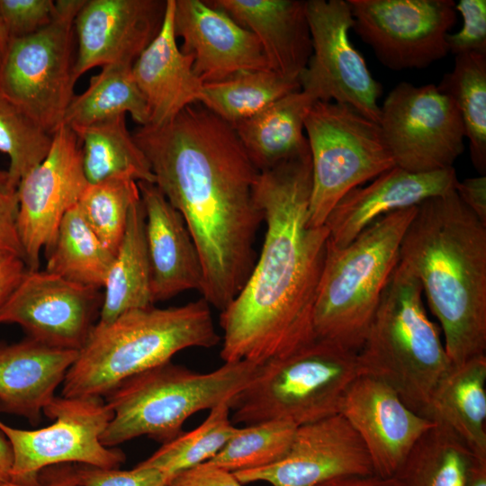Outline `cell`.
I'll list each match as a JSON object with an SVG mask.
<instances>
[{
    "instance_id": "obj_23",
    "label": "cell",
    "mask_w": 486,
    "mask_h": 486,
    "mask_svg": "<svg viewBox=\"0 0 486 486\" xmlns=\"http://www.w3.org/2000/svg\"><path fill=\"white\" fill-rule=\"evenodd\" d=\"M175 0H166L162 26L132 65L134 80L148 110L149 126L171 122L187 106L198 103L203 84L183 53L174 30Z\"/></svg>"
},
{
    "instance_id": "obj_13",
    "label": "cell",
    "mask_w": 486,
    "mask_h": 486,
    "mask_svg": "<svg viewBox=\"0 0 486 486\" xmlns=\"http://www.w3.org/2000/svg\"><path fill=\"white\" fill-rule=\"evenodd\" d=\"M305 6L312 51L299 76L301 89L315 101L347 104L378 123L382 87L350 40L354 20L347 0H308Z\"/></svg>"
},
{
    "instance_id": "obj_20",
    "label": "cell",
    "mask_w": 486,
    "mask_h": 486,
    "mask_svg": "<svg viewBox=\"0 0 486 486\" xmlns=\"http://www.w3.org/2000/svg\"><path fill=\"white\" fill-rule=\"evenodd\" d=\"M174 30L202 84L245 71L270 69L255 35L209 1L175 0Z\"/></svg>"
},
{
    "instance_id": "obj_33",
    "label": "cell",
    "mask_w": 486,
    "mask_h": 486,
    "mask_svg": "<svg viewBox=\"0 0 486 486\" xmlns=\"http://www.w3.org/2000/svg\"><path fill=\"white\" fill-rule=\"evenodd\" d=\"M299 89V79L284 77L271 69L245 71L203 84L198 103L233 125Z\"/></svg>"
},
{
    "instance_id": "obj_14",
    "label": "cell",
    "mask_w": 486,
    "mask_h": 486,
    "mask_svg": "<svg viewBox=\"0 0 486 486\" xmlns=\"http://www.w3.org/2000/svg\"><path fill=\"white\" fill-rule=\"evenodd\" d=\"M353 29L386 68H426L448 53L453 0H347Z\"/></svg>"
},
{
    "instance_id": "obj_8",
    "label": "cell",
    "mask_w": 486,
    "mask_h": 486,
    "mask_svg": "<svg viewBox=\"0 0 486 486\" xmlns=\"http://www.w3.org/2000/svg\"><path fill=\"white\" fill-rule=\"evenodd\" d=\"M359 374L356 352L315 338L258 364L251 381L230 400L231 421L248 426L282 420L300 427L334 416Z\"/></svg>"
},
{
    "instance_id": "obj_46",
    "label": "cell",
    "mask_w": 486,
    "mask_h": 486,
    "mask_svg": "<svg viewBox=\"0 0 486 486\" xmlns=\"http://www.w3.org/2000/svg\"><path fill=\"white\" fill-rule=\"evenodd\" d=\"M319 486H393V484L391 478H383L373 473L338 477Z\"/></svg>"
},
{
    "instance_id": "obj_24",
    "label": "cell",
    "mask_w": 486,
    "mask_h": 486,
    "mask_svg": "<svg viewBox=\"0 0 486 486\" xmlns=\"http://www.w3.org/2000/svg\"><path fill=\"white\" fill-rule=\"evenodd\" d=\"M77 356L29 338L0 344V412L40 423Z\"/></svg>"
},
{
    "instance_id": "obj_12",
    "label": "cell",
    "mask_w": 486,
    "mask_h": 486,
    "mask_svg": "<svg viewBox=\"0 0 486 486\" xmlns=\"http://www.w3.org/2000/svg\"><path fill=\"white\" fill-rule=\"evenodd\" d=\"M378 124L395 166L410 172L453 167L464 149L458 109L435 84H398L380 106Z\"/></svg>"
},
{
    "instance_id": "obj_37",
    "label": "cell",
    "mask_w": 486,
    "mask_h": 486,
    "mask_svg": "<svg viewBox=\"0 0 486 486\" xmlns=\"http://www.w3.org/2000/svg\"><path fill=\"white\" fill-rule=\"evenodd\" d=\"M140 197L138 183L111 178L88 184L77 206L94 233L115 255L131 205Z\"/></svg>"
},
{
    "instance_id": "obj_50",
    "label": "cell",
    "mask_w": 486,
    "mask_h": 486,
    "mask_svg": "<svg viewBox=\"0 0 486 486\" xmlns=\"http://www.w3.org/2000/svg\"><path fill=\"white\" fill-rule=\"evenodd\" d=\"M11 41L12 39L0 16V61L4 58Z\"/></svg>"
},
{
    "instance_id": "obj_18",
    "label": "cell",
    "mask_w": 486,
    "mask_h": 486,
    "mask_svg": "<svg viewBox=\"0 0 486 486\" xmlns=\"http://www.w3.org/2000/svg\"><path fill=\"white\" fill-rule=\"evenodd\" d=\"M166 0H86L74 30L75 78L94 67L132 66L158 35Z\"/></svg>"
},
{
    "instance_id": "obj_17",
    "label": "cell",
    "mask_w": 486,
    "mask_h": 486,
    "mask_svg": "<svg viewBox=\"0 0 486 486\" xmlns=\"http://www.w3.org/2000/svg\"><path fill=\"white\" fill-rule=\"evenodd\" d=\"M233 473L242 484L319 486L338 477L374 472L361 437L338 413L297 427L288 452L276 463Z\"/></svg>"
},
{
    "instance_id": "obj_19",
    "label": "cell",
    "mask_w": 486,
    "mask_h": 486,
    "mask_svg": "<svg viewBox=\"0 0 486 486\" xmlns=\"http://www.w3.org/2000/svg\"><path fill=\"white\" fill-rule=\"evenodd\" d=\"M340 414L357 432L375 474L391 478L418 438L436 422L410 410L387 383L359 374L346 392Z\"/></svg>"
},
{
    "instance_id": "obj_30",
    "label": "cell",
    "mask_w": 486,
    "mask_h": 486,
    "mask_svg": "<svg viewBox=\"0 0 486 486\" xmlns=\"http://www.w3.org/2000/svg\"><path fill=\"white\" fill-rule=\"evenodd\" d=\"M475 458L461 437L436 422L418 438L391 479L393 486H465Z\"/></svg>"
},
{
    "instance_id": "obj_4",
    "label": "cell",
    "mask_w": 486,
    "mask_h": 486,
    "mask_svg": "<svg viewBox=\"0 0 486 486\" xmlns=\"http://www.w3.org/2000/svg\"><path fill=\"white\" fill-rule=\"evenodd\" d=\"M221 340L209 303L154 305L97 322L67 372L64 397H105L128 378L171 361L190 347L211 348Z\"/></svg>"
},
{
    "instance_id": "obj_9",
    "label": "cell",
    "mask_w": 486,
    "mask_h": 486,
    "mask_svg": "<svg viewBox=\"0 0 486 486\" xmlns=\"http://www.w3.org/2000/svg\"><path fill=\"white\" fill-rule=\"evenodd\" d=\"M304 130L311 161L312 227L325 225L349 191L395 166L379 124L347 104L316 101Z\"/></svg>"
},
{
    "instance_id": "obj_26",
    "label": "cell",
    "mask_w": 486,
    "mask_h": 486,
    "mask_svg": "<svg viewBox=\"0 0 486 486\" xmlns=\"http://www.w3.org/2000/svg\"><path fill=\"white\" fill-rule=\"evenodd\" d=\"M315 102L299 89L232 125L260 172L309 151L304 122Z\"/></svg>"
},
{
    "instance_id": "obj_16",
    "label": "cell",
    "mask_w": 486,
    "mask_h": 486,
    "mask_svg": "<svg viewBox=\"0 0 486 486\" xmlns=\"http://www.w3.org/2000/svg\"><path fill=\"white\" fill-rule=\"evenodd\" d=\"M100 289L46 270H28L0 309V325L16 324L45 346L80 351L97 323Z\"/></svg>"
},
{
    "instance_id": "obj_7",
    "label": "cell",
    "mask_w": 486,
    "mask_h": 486,
    "mask_svg": "<svg viewBox=\"0 0 486 486\" xmlns=\"http://www.w3.org/2000/svg\"><path fill=\"white\" fill-rule=\"evenodd\" d=\"M257 365L227 362L212 372L198 373L169 361L131 376L105 396L112 417L101 442L115 447L147 436L167 443L183 432L192 415L210 410L242 390Z\"/></svg>"
},
{
    "instance_id": "obj_39",
    "label": "cell",
    "mask_w": 486,
    "mask_h": 486,
    "mask_svg": "<svg viewBox=\"0 0 486 486\" xmlns=\"http://www.w3.org/2000/svg\"><path fill=\"white\" fill-rule=\"evenodd\" d=\"M71 472L79 486H169L170 481L158 469L139 465L121 470L76 464Z\"/></svg>"
},
{
    "instance_id": "obj_36",
    "label": "cell",
    "mask_w": 486,
    "mask_h": 486,
    "mask_svg": "<svg viewBox=\"0 0 486 486\" xmlns=\"http://www.w3.org/2000/svg\"><path fill=\"white\" fill-rule=\"evenodd\" d=\"M296 428L293 424L282 420L238 428L207 463L232 472L268 466L286 454Z\"/></svg>"
},
{
    "instance_id": "obj_41",
    "label": "cell",
    "mask_w": 486,
    "mask_h": 486,
    "mask_svg": "<svg viewBox=\"0 0 486 486\" xmlns=\"http://www.w3.org/2000/svg\"><path fill=\"white\" fill-rule=\"evenodd\" d=\"M455 10L463 17L462 29L446 35L449 52L455 56L467 53L486 54V1L460 0Z\"/></svg>"
},
{
    "instance_id": "obj_22",
    "label": "cell",
    "mask_w": 486,
    "mask_h": 486,
    "mask_svg": "<svg viewBox=\"0 0 486 486\" xmlns=\"http://www.w3.org/2000/svg\"><path fill=\"white\" fill-rule=\"evenodd\" d=\"M138 185L145 213L154 303L184 291L201 292L202 261L184 218L154 183L140 182Z\"/></svg>"
},
{
    "instance_id": "obj_34",
    "label": "cell",
    "mask_w": 486,
    "mask_h": 486,
    "mask_svg": "<svg viewBox=\"0 0 486 486\" xmlns=\"http://www.w3.org/2000/svg\"><path fill=\"white\" fill-rule=\"evenodd\" d=\"M436 86L455 104L469 140L472 165L480 176H485L486 54L455 56L453 70Z\"/></svg>"
},
{
    "instance_id": "obj_6",
    "label": "cell",
    "mask_w": 486,
    "mask_h": 486,
    "mask_svg": "<svg viewBox=\"0 0 486 486\" xmlns=\"http://www.w3.org/2000/svg\"><path fill=\"white\" fill-rule=\"evenodd\" d=\"M417 207L379 218L345 247L328 241L313 310L316 338L357 353L399 265L401 240Z\"/></svg>"
},
{
    "instance_id": "obj_3",
    "label": "cell",
    "mask_w": 486,
    "mask_h": 486,
    "mask_svg": "<svg viewBox=\"0 0 486 486\" xmlns=\"http://www.w3.org/2000/svg\"><path fill=\"white\" fill-rule=\"evenodd\" d=\"M400 263L419 281L452 365L486 355V225L454 189L418 205Z\"/></svg>"
},
{
    "instance_id": "obj_48",
    "label": "cell",
    "mask_w": 486,
    "mask_h": 486,
    "mask_svg": "<svg viewBox=\"0 0 486 486\" xmlns=\"http://www.w3.org/2000/svg\"><path fill=\"white\" fill-rule=\"evenodd\" d=\"M14 456L11 445L0 431V486L10 482Z\"/></svg>"
},
{
    "instance_id": "obj_42",
    "label": "cell",
    "mask_w": 486,
    "mask_h": 486,
    "mask_svg": "<svg viewBox=\"0 0 486 486\" xmlns=\"http://www.w3.org/2000/svg\"><path fill=\"white\" fill-rule=\"evenodd\" d=\"M18 212V186L12 181L8 171L0 167V253L13 254L23 260Z\"/></svg>"
},
{
    "instance_id": "obj_15",
    "label": "cell",
    "mask_w": 486,
    "mask_h": 486,
    "mask_svg": "<svg viewBox=\"0 0 486 486\" xmlns=\"http://www.w3.org/2000/svg\"><path fill=\"white\" fill-rule=\"evenodd\" d=\"M87 184L80 140L63 124L44 159L18 184V232L28 270L39 269L41 251L51 246L63 217Z\"/></svg>"
},
{
    "instance_id": "obj_32",
    "label": "cell",
    "mask_w": 486,
    "mask_h": 486,
    "mask_svg": "<svg viewBox=\"0 0 486 486\" xmlns=\"http://www.w3.org/2000/svg\"><path fill=\"white\" fill-rule=\"evenodd\" d=\"M132 66L111 64L91 77L88 87L72 99L64 118L70 128L129 113L140 126L148 123V110L131 72Z\"/></svg>"
},
{
    "instance_id": "obj_43",
    "label": "cell",
    "mask_w": 486,
    "mask_h": 486,
    "mask_svg": "<svg viewBox=\"0 0 486 486\" xmlns=\"http://www.w3.org/2000/svg\"><path fill=\"white\" fill-rule=\"evenodd\" d=\"M169 486H243L235 474L207 462L175 474Z\"/></svg>"
},
{
    "instance_id": "obj_11",
    "label": "cell",
    "mask_w": 486,
    "mask_h": 486,
    "mask_svg": "<svg viewBox=\"0 0 486 486\" xmlns=\"http://www.w3.org/2000/svg\"><path fill=\"white\" fill-rule=\"evenodd\" d=\"M43 414L53 423L33 430L15 428L0 420V431L8 439L14 456L10 482L39 485L40 472L60 464L119 468L125 462L121 449L101 442L112 417L103 397L56 396Z\"/></svg>"
},
{
    "instance_id": "obj_25",
    "label": "cell",
    "mask_w": 486,
    "mask_h": 486,
    "mask_svg": "<svg viewBox=\"0 0 486 486\" xmlns=\"http://www.w3.org/2000/svg\"><path fill=\"white\" fill-rule=\"evenodd\" d=\"M301 0H212L259 41L269 68L299 79L312 51L306 15Z\"/></svg>"
},
{
    "instance_id": "obj_28",
    "label": "cell",
    "mask_w": 486,
    "mask_h": 486,
    "mask_svg": "<svg viewBox=\"0 0 486 486\" xmlns=\"http://www.w3.org/2000/svg\"><path fill=\"white\" fill-rule=\"evenodd\" d=\"M103 288L97 322H110L126 311L154 305L141 197L130 207L122 239Z\"/></svg>"
},
{
    "instance_id": "obj_5",
    "label": "cell",
    "mask_w": 486,
    "mask_h": 486,
    "mask_svg": "<svg viewBox=\"0 0 486 486\" xmlns=\"http://www.w3.org/2000/svg\"><path fill=\"white\" fill-rule=\"evenodd\" d=\"M440 329L427 314L419 281L399 262L357 351L360 374L384 382L426 417L436 386L452 366Z\"/></svg>"
},
{
    "instance_id": "obj_49",
    "label": "cell",
    "mask_w": 486,
    "mask_h": 486,
    "mask_svg": "<svg viewBox=\"0 0 486 486\" xmlns=\"http://www.w3.org/2000/svg\"><path fill=\"white\" fill-rule=\"evenodd\" d=\"M465 486H486V459L475 458L470 468Z\"/></svg>"
},
{
    "instance_id": "obj_1",
    "label": "cell",
    "mask_w": 486,
    "mask_h": 486,
    "mask_svg": "<svg viewBox=\"0 0 486 486\" xmlns=\"http://www.w3.org/2000/svg\"><path fill=\"white\" fill-rule=\"evenodd\" d=\"M133 138L155 184L182 215L203 272L201 293L220 311L255 264L263 221L255 189L260 171L234 128L199 103L161 126H139Z\"/></svg>"
},
{
    "instance_id": "obj_29",
    "label": "cell",
    "mask_w": 486,
    "mask_h": 486,
    "mask_svg": "<svg viewBox=\"0 0 486 486\" xmlns=\"http://www.w3.org/2000/svg\"><path fill=\"white\" fill-rule=\"evenodd\" d=\"M71 129L81 142L83 168L88 184L111 178L155 183L144 152L128 130L126 115Z\"/></svg>"
},
{
    "instance_id": "obj_40",
    "label": "cell",
    "mask_w": 486,
    "mask_h": 486,
    "mask_svg": "<svg viewBox=\"0 0 486 486\" xmlns=\"http://www.w3.org/2000/svg\"><path fill=\"white\" fill-rule=\"evenodd\" d=\"M56 11V2L52 0H0V16L12 40L46 27Z\"/></svg>"
},
{
    "instance_id": "obj_35",
    "label": "cell",
    "mask_w": 486,
    "mask_h": 486,
    "mask_svg": "<svg viewBox=\"0 0 486 486\" xmlns=\"http://www.w3.org/2000/svg\"><path fill=\"white\" fill-rule=\"evenodd\" d=\"M230 400L210 410L208 417L197 428L183 431L137 465L158 469L171 479L212 459L238 428L230 418Z\"/></svg>"
},
{
    "instance_id": "obj_2",
    "label": "cell",
    "mask_w": 486,
    "mask_h": 486,
    "mask_svg": "<svg viewBox=\"0 0 486 486\" xmlns=\"http://www.w3.org/2000/svg\"><path fill=\"white\" fill-rule=\"evenodd\" d=\"M310 150L261 171L255 189L266 224L256 262L220 311L224 363L262 364L315 339L313 310L328 230L309 222Z\"/></svg>"
},
{
    "instance_id": "obj_38",
    "label": "cell",
    "mask_w": 486,
    "mask_h": 486,
    "mask_svg": "<svg viewBox=\"0 0 486 486\" xmlns=\"http://www.w3.org/2000/svg\"><path fill=\"white\" fill-rule=\"evenodd\" d=\"M52 138L0 90V152L9 158L7 171L16 186L47 156Z\"/></svg>"
},
{
    "instance_id": "obj_21",
    "label": "cell",
    "mask_w": 486,
    "mask_h": 486,
    "mask_svg": "<svg viewBox=\"0 0 486 486\" xmlns=\"http://www.w3.org/2000/svg\"><path fill=\"white\" fill-rule=\"evenodd\" d=\"M457 180L454 166L415 173L395 166L338 202L325 222L328 241L345 247L379 218L444 194L454 189Z\"/></svg>"
},
{
    "instance_id": "obj_31",
    "label": "cell",
    "mask_w": 486,
    "mask_h": 486,
    "mask_svg": "<svg viewBox=\"0 0 486 486\" xmlns=\"http://www.w3.org/2000/svg\"><path fill=\"white\" fill-rule=\"evenodd\" d=\"M45 255L46 271L97 289L104 287L114 257L90 229L77 204L63 217Z\"/></svg>"
},
{
    "instance_id": "obj_10",
    "label": "cell",
    "mask_w": 486,
    "mask_h": 486,
    "mask_svg": "<svg viewBox=\"0 0 486 486\" xmlns=\"http://www.w3.org/2000/svg\"><path fill=\"white\" fill-rule=\"evenodd\" d=\"M86 0L56 1L52 22L12 40L0 61V90L52 135L75 96V18Z\"/></svg>"
},
{
    "instance_id": "obj_47",
    "label": "cell",
    "mask_w": 486,
    "mask_h": 486,
    "mask_svg": "<svg viewBox=\"0 0 486 486\" xmlns=\"http://www.w3.org/2000/svg\"><path fill=\"white\" fill-rule=\"evenodd\" d=\"M48 472L47 475H44L45 478L44 482H40L39 485L36 486H79L71 472V466L65 467V468H50L48 467ZM2 486H31V485H23V484H18L12 482H8Z\"/></svg>"
},
{
    "instance_id": "obj_27",
    "label": "cell",
    "mask_w": 486,
    "mask_h": 486,
    "mask_svg": "<svg viewBox=\"0 0 486 486\" xmlns=\"http://www.w3.org/2000/svg\"><path fill=\"white\" fill-rule=\"evenodd\" d=\"M426 417L449 428L486 459V355L451 366L436 386Z\"/></svg>"
},
{
    "instance_id": "obj_45",
    "label": "cell",
    "mask_w": 486,
    "mask_h": 486,
    "mask_svg": "<svg viewBox=\"0 0 486 486\" xmlns=\"http://www.w3.org/2000/svg\"><path fill=\"white\" fill-rule=\"evenodd\" d=\"M27 266L18 256L0 253V309L20 283Z\"/></svg>"
},
{
    "instance_id": "obj_44",
    "label": "cell",
    "mask_w": 486,
    "mask_h": 486,
    "mask_svg": "<svg viewBox=\"0 0 486 486\" xmlns=\"http://www.w3.org/2000/svg\"><path fill=\"white\" fill-rule=\"evenodd\" d=\"M454 191L463 203L486 225V176L457 180Z\"/></svg>"
}]
</instances>
